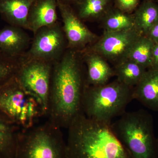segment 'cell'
I'll return each instance as SVG.
<instances>
[{
    "instance_id": "6da1fadb",
    "label": "cell",
    "mask_w": 158,
    "mask_h": 158,
    "mask_svg": "<svg viewBox=\"0 0 158 158\" xmlns=\"http://www.w3.org/2000/svg\"><path fill=\"white\" fill-rule=\"evenodd\" d=\"M79 51L67 49L53 64L48 119L61 128H67L82 112L86 77Z\"/></svg>"
},
{
    "instance_id": "7a4b0ae2",
    "label": "cell",
    "mask_w": 158,
    "mask_h": 158,
    "mask_svg": "<svg viewBox=\"0 0 158 158\" xmlns=\"http://www.w3.org/2000/svg\"><path fill=\"white\" fill-rule=\"evenodd\" d=\"M111 124L79 114L68 128V158H131Z\"/></svg>"
},
{
    "instance_id": "3957f363",
    "label": "cell",
    "mask_w": 158,
    "mask_h": 158,
    "mask_svg": "<svg viewBox=\"0 0 158 158\" xmlns=\"http://www.w3.org/2000/svg\"><path fill=\"white\" fill-rule=\"evenodd\" d=\"M111 126L131 158H158L153 118L147 111L126 112Z\"/></svg>"
},
{
    "instance_id": "277c9868",
    "label": "cell",
    "mask_w": 158,
    "mask_h": 158,
    "mask_svg": "<svg viewBox=\"0 0 158 158\" xmlns=\"http://www.w3.org/2000/svg\"><path fill=\"white\" fill-rule=\"evenodd\" d=\"M134 88L116 80L101 86L85 87L82 112L88 118L111 124L112 120L126 112L134 99Z\"/></svg>"
},
{
    "instance_id": "5b68a950",
    "label": "cell",
    "mask_w": 158,
    "mask_h": 158,
    "mask_svg": "<svg viewBox=\"0 0 158 158\" xmlns=\"http://www.w3.org/2000/svg\"><path fill=\"white\" fill-rule=\"evenodd\" d=\"M62 129L48 119L20 129L14 158H68Z\"/></svg>"
},
{
    "instance_id": "8992f818",
    "label": "cell",
    "mask_w": 158,
    "mask_h": 158,
    "mask_svg": "<svg viewBox=\"0 0 158 158\" xmlns=\"http://www.w3.org/2000/svg\"><path fill=\"white\" fill-rule=\"evenodd\" d=\"M0 111L21 129L32 127L46 117L41 103L23 88L16 75L0 86Z\"/></svg>"
},
{
    "instance_id": "52a82bcc",
    "label": "cell",
    "mask_w": 158,
    "mask_h": 158,
    "mask_svg": "<svg viewBox=\"0 0 158 158\" xmlns=\"http://www.w3.org/2000/svg\"><path fill=\"white\" fill-rule=\"evenodd\" d=\"M53 63L42 60H19L16 77L23 88L42 104L46 117L48 111Z\"/></svg>"
},
{
    "instance_id": "ba28073f",
    "label": "cell",
    "mask_w": 158,
    "mask_h": 158,
    "mask_svg": "<svg viewBox=\"0 0 158 158\" xmlns=\"http://www.w3.org/2000/svg\"><path fill=\"white\" fill-rule=\"evenodd\" d=\"M67 49V43L61 23L41 28L34 34L31 46L22 60H42L53 63Z\"/></svg>"
},
{
    "instance_id": "9c48e42d",
    "label": "cell",
    "mask_w": 158,
    "mask_h": 158,
    "mask_svg": "<svg viewBox=\"0 0 158 158\" xmlns=\"http://www.w3.org/2000/svg\"><path fill=\"white\" fill-rule=\"evenodd\" d=\"M141 35L135 27L125 31H104L93 46L81 52L96 53L116 65L127 59L132 48Z\"/></svg>"
},
{
    "instance_id": "30bf717a",
    "label": "cell",
    "mask_w": 158,
    "mask_h": 158,
    "mask_svg": "<svg viewBox=\"0 0 158 158\" xmlns=\"http://www.w3.org/2000/svg\"><path fill=\"white\" fill-rule=\"evenodd\" d=\"M58 8L62 18L67 49L81 52L96 40V35L83 23L69 4L58 0Z\"/></svg>"
},
{
    "instance_id": "8fae6325",
    "label": "cell",
    "mask_w": 158,
    "mask_h": 158,
    "mask_svg": "<svg viewBox=\"0 0 158 158\" xmlns=\"http://www.w3.org/2000/svg\"><path fill=\"white\" fill-rule=\"evenodd\" d=\"M25 30L10 25L1 29L0 51L11 59H22L28 50L32 41Z\"/></svg>"
},
{
    "instance_id": "7c38bea8",
    "label": "cell",
    "mask_w": 158,
    "mask_h": 158,
    "mask_svg": "<svg viewBox=\"0 0 158 158\" xmlns=\"http://www.w3.org/2000/svg\"><path fill=\"white\" fill-rule=\"evenodd\" d=\"M58 9V0H35L29 11L27 30L34 34L41 28L56 23Z\"/></svg>"
},
{
    "instance_id": "4fadbf2b",
    "label": "cell",
    "mask_w": 158,
    "mask_h": 158,
    "mask_svg": "<svg viewBox=\"0 0 158 158\" xmlns=\"http://www.w3.org/2000/svg\"><path fill=\"white\" fill-rule=\"evenodd\" d=\"M133 98L149 110L158 112V69H147L134 88Z\"/></svg>"
},
{
    "instance_id": "5bb4252c",
    "label": "cell",
    "mask_w": 158,
    "mask_h": 158,
    "mask_svg": "<svg viewBox=\"0 0 158 158\" xmlns=\"http://www.w3.org/2000/svg\"><path fill=\"white\" fill-rule=\"evenodd\" d=\"M81 52L84 53L87 66L86 85L97 86L107 84L115 72L104 58L94 52Z\"/></svg>"
},
{
    "instance_id": "9a60e30c",
    "label": "cell",
    "mask_w": 158,
    "mask_h": 158,
    "mask_svg": "<svg viewBox=\"0 0 158 158\" xmlns=\"http://www.w3.org/2000/svg\"><path fill=\"white\" fill-rule=\"evenodd\" d=\"M35 0H0V15L9 25L27 30L29 11Z\"/></svg>"
},
{
    "instance_id": "2e32d148",
    "label": "cell",
    "mask_w": 158,
    "mask_h": 158,
    "mask_svg": "<svg viewBox=\"0 0 158 158\" xmlns=\"http://www.w3.org/2000/svg\"><path fill=\"white\" fill-rule=\"evenodd\" d=\"M21 128L0 111V152L3 158H14Z\"/></svg>"
},
{
    "instance_id": "e0dca14e",
    "label": "cell",
    "mask_w": 158,
    "mask_h": 158,
    "mask_svg": "<svg viewBox=\"0 0 158 158\" xmlns=\"http://www.w3.org/2000/svg\"><path fill=\"white\" fill-rule=\"evenodd\" d=\"M147 70L142 65L127 59L117 64L114 70L118 81L129 87L135 88Z\"/></svg>"
},
{
    "instance_id": "ac0fdd59",
    "label": "cell",
    "mask_w": 158,
    "mask_h": 158,
    "mask_svg": "<svg viewBox=\"0 0 158 158\" xmlns=\"http://www.w3.org/2000/svg\"><path fill=\"white\" fill-rule=\"evenodd\" d=\"M134 17L135 27L142 35L146 36L158 20V6L147 1L137 9Z\"/></svg>"
},
{
    "instance_id": "d6986e66",
    "label": "cell",
    "mask_w": 158,
    "mask_h": 158,
    "mask_svg": "<svg viewBox=\"0 0 158 158\" xmlns=\"http://www.w3.org/2000/svg\"><path fill=\"white\" fill-rule=\"evenodd\" d=\"M154 45L155 44L147 36L141 35L132 48L127 59L148 69L151 65Z\"/></svg>"
},
{
    "instance_id": "ffe728a7",
    "label": "cell",
    "mask_w": 158,
    "mask_h": 158,
    "mask_svg": "<svg viewBox=\"0 0 158 158\" xmlns=\"http://www.w3.org/2000/svg\"><path fill=\"white\" fill-rule=\"evenodd\" d=\"M103 27L109 32L129 30L135 27L134 17L121 11L111 12L105 18Z\"/></svg>"
},
{
    "instance_id": "44dd1931",
    "label": "cell",
    "mask_w": 158,
    "mask_h": 158,
    "mask_svg": "<svg viewBox=\"0 0 158 158\" xmlns=\"http://www.w3.org/2000/svg\"><path fill=\"white\" fill-rule=\"evenodd\" d=\"M109 2V0H78L76 2L78 6L77 14L82 20L95 18L104 11Z\"/></svg>"
},
{
    "instance_id": "7402d4cb",
    "label": "cell",
    "mask_w": 158,
    "mask_h": 158,
    "mask_svg": "<svg viewBox=\"0 0 158 158\" xmlns=\"http://www.w3.org/2000/svg\"><path fill=\"white\" fill-rule=\"evenodd\" d=\"M19 66V60L7 56L0 51V86L15 76Z\"/></svg>"
},
{
    "instance_id": "603a6c76",
    "label": "cell",
    "mask_w": 158,
    "mask_h": 158,
    "mask_svg": "<svg viewBox=\"0 0 158 158\" xmlns=\"http://www.w3.org/2000/svg\"><path fill=\"white\" fill-rule=\"evenodd\" d=\"M118 6L122 10L130 11L136 8L138 0H117Z\"/></svg>"
},
{
    "instance_id": "cb8c5ba5",
    "label": "cell",
    "mask_w": 158,
    "mask_h": 158,
    "mask_svg": "<svg viewBox=\"0 0 158 158\" xmlns=\"http://www.w3.org/2000/svg\"><path fill=\"white\" fill-rule=\"evenodd\" d=\"M146 36L151 40L155 44H158V20L150 29Z\"/></svg>"
},
{
    "instance_id": "d4e9b609",
    "label": "cell",
    "mask_w": 158,
    "mask_h": 158,
    "mask_svg": "<svg viewBox=\"0 0 158 158\" xmlns=\"http://www.w3.org/2000/svg\"><path fill=\"white\" fill-rule=\"evenodd\" d=\"M149 69H158V44H155L154 46L151 65Z\"/></svg>"
},
{
    "instance_id": "484cf974",
    "label": "cell",
    "mask_w": 158,
    "mask_h": 158,
    "mask_svg": "<svg viewBox=\"0 0 158 158\" xmlns=\"http://www.w3.org/2000/svg\"><path fill=\"white\" fill-rule=\"evenodd\" d=\"M60 1H62L63 2L69 4V3L71 2H76L78 0H60Z\"/></svg>"
},
{
    "instance_id": "4316f807",
    "label": "cell",
    "mask_w": 158,
    "mask_h": 158,
    "mask_svg": "<svg viewBox=\"0 0 158 158\" xmlns=\"http://www.w3.org/2000/svg\"><path fill=\"white\" fill-rule=\"evenodd\" d=\"M156 144H157V152L158 154V135L156 138Z\"/></svg>"
},
{
    "instance_id": "83f0119b",
    "label": "cell",
    "mask_w": 158,
    "mask_h": 158,
    "mask_svg": "<svg viewBox=\"0 0 158 158\" xmlns=\"http://www.w3.org/2000/svg\"><path fill=\"white\" fill-rule=\"evenodd\" d=\"M0 158H3L2 155V153L0 152Z\"/></svg>"
},
{
    "instance_id": "f1b7e54d",
    "label": "cell",
    "mask_w": 158,
    "mask_h": 158,
    "mask_svg": "<svg viewBox=\"0 0 158 158\" xmlns=\"http://www.w3.org/2000/svg\"><path fill=\"white\" fill-rule=\"evenodd\" d=\"M147 1H151V0H147Z\"/></svg>"
}]
</instances>
